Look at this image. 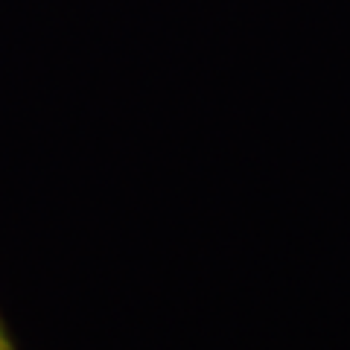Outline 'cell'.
<instances>
[{"label":"cell","mask_w":350,"mask_h":350,"mask_svg":"<svg viewBox=\"0 0 350 350\" xmlns=\"http://www.w3.org/2000/svg\"><path fill=\"white\" fill-rule=\"evenodd\" d=\"M0 350H18L15 342H12V336H9V330H6L3 319H0Z\"/></svg>","instance_id":"6da1fadb"}]
</instances>
